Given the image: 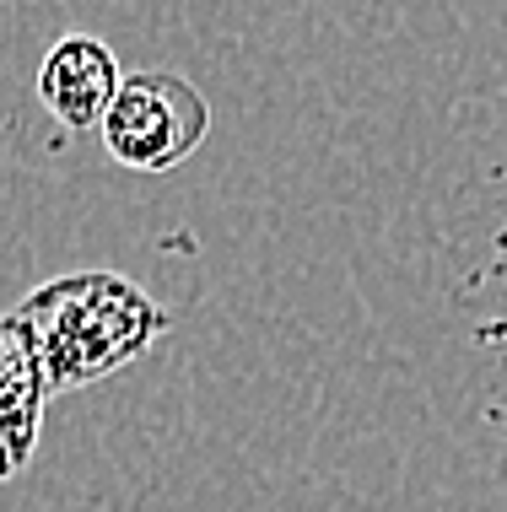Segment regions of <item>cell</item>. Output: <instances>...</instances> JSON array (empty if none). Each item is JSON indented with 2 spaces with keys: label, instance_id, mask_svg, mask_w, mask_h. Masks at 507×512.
<instances>
[{
  "label": "cell",
  "instance_id": "1",
  "mask_svg": "<svg viewBox=\"0 0 507 512\" xmlns=\"http://www.w3.org/2000/svg\"><path fill=\"white\" fill-rule=\"evenodd\" d=\"M17 318L27 324L49 394H76L125 372L168 329L162 302L119 270L54 275L17 302Z\"/></svg>",
  "mask_w": 507,
  "mask_h": 512
},
{
  "label": "cell",
  "instance_id": "2",
  "mask_svg": "<svg viewBox=\"0 0 507 512\" xmlns=\"http://www.w3.org/2000/svg\"><path fill=\"white\" fill-rule=\"evenodd\" d=\"M205 130H211V103L195 81L178 71H135L103 119V146L119 168L173 173L205 146Z\"/></svg>",
  "mask_w": 507,
  "mask_h": 512
},
{
  "label": "cell",
  "instance_id": "3",
  "mask_svg": "<svg viewBox=\"0 0 507 512\" xmlns=\"http://www.w3.org/2000/svg\"><path fill=\"white\" fill-rule=\"evenodd\" d=\"M119 87H125L119 54L92 33H71L60 44H49L44 65H38V103L65 130H103Z\"/></svg>",
  "mask_w": 507,
  "mask_h": 512
},
{
  "label": "cell",
  "instance_id": "4",
  "mask_svg": "<svg viewBox=\"0 0 507 512\" xmlns=\"http://www.w3.org/2000/svg\"><path fill=\"white\" fill-rule=\"evenodd\" d=\"M44 367L33 356L27 324L17 308L0 313V486L17 480L38 453V432H44Z\"/></svg>",
  "mask_w": 507,
  "mask_h": 512
}]
</instances>
